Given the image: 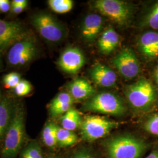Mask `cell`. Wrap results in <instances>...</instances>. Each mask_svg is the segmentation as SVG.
I'll return each mask as SVG.
<instances>
[{"label":"cell","instance_id":"6da1fadb","mask_svg":"<svg viewBox=\"0 0 158 158\" xmlns=\"http://www.w3.org/2000/svg\"><path fill=\"white\" fill-rule=\"evenodd\" d=\"M124 94L138 113L148 114L158 108V91L149 78L142 76L134 83L126 85Z\"/></svg>","mask_w":158,"mask_h":158},{"label":"cell","instance_id":"7a4b0ae2","mask_svg":"<svg viewBox=\"0 0 158 158\" xmlns=\"http://www.w3.org/2000/svg\"><path fill=\"white\" fill-rule=\"evenodd\" d=\"M149 147L143 139L127 134L114 136L105 142L108 158H141Z\"/></svg>","mask_w":158,"mask_h":158},{"label":"cell","instance_id":"3957f363","mask_svg":"<svg viewBox=\"0 0 158 158\" xmlns=\"http://www.w3.org/2000/svg\"><path fill=\"white\" fill-rule=\"evenodd\" d=\"M25 136L24 113L23 108H15L11 121L5 135V141L2 149L4 158H14L20 151Z\"/></svg>","mask_w":158,"mask_h":158},{"label":"cell","instance_id":"277c9868","mask_svg":"<svg viewBox=\"0 0 158 158\" xmlns=\"http://www.w3.org/2000/svg\"><path fill=\"white\" fill-rule=\"evenodd\" d=\"M93 8L121 27L127 26L133 17L134 8L128 3L118 0H97Z\"/></svg>","mask_w":158,"mask_h":158},{"label":"cell","instance_id":"5b68a950","mask_svg":"<svg viewBox=\"0 0 158 158\" xmlns=\"http://www.w3.org/2000/svg\"><path fill=\"white\" fill-rule=\"evenodd\" d=\"M85 111L112 115H123L126 111L124 102L118 96L111 93L97 94L83 106Z\"/></svg>","mask_w":158,"mask_h":158},{"label":"cell","instance_id":"8992f818","mask_svg":"<svg viewBox=\"0 0 158 158\" xmlns=\"http://www.w3.org/2000/svg\"><path fill=\"white\" fill-rule=\"evenodd\" d=\"M118 124V123L103 117L85 116L80 125L81 138L86 141H96L107 135Z\"/></svg>","mask_w":158,"mask_h":158},{"label":"cell","instance_id":"52a82bcc","mask_svg":"<svg viewBox=\"0 0 158 158\" xmlns=\"http://www.w3.org/2000/svg\"><path fill=\"white\" fill-rule=\"evenodd\" d=\"M32 23L40 36L48 41L56 42L64 35L62 25L49 14H38L33 17Z\"/></svg>","mask_w":158,"mask_h":158},{"label":"cell","instance_id":"ba28073f","mask_svg":"<svg viewBox=\"0 0 158 158\" xmlns=\"http://www.w3.org/2000/svg\"><path fill=\"white\" fill-rule=\"evenodd\" d=\"M112 63L125 79H134L141 71L140 62L135 52L130 48H123L113 58Z\"/></svg>","mask_w":158,"mask_h":158},{"label":"cell","instance_id":"9c48e42d","mask_svg":"<svg viewBox=\"0 0 158 158\" xmlns=\"http://www.w3.org/2000/svg\"><path fill=\"white\" fill-rule=\"evenodd\" d=\"M26 38L27 32L21 23L0 19V52Z\"/></svg>","mask_w":158,"mask_h":158},{"label":"cell","instance_id":"30bf717a","mask_svg":"<svg viewBox=\"0 0 158 158\" xmlns=\"http://www.w3.org/2000/svg\"><path fill=\"white\" fill-rule=\"evenodd\" d=\"M36 52L34 41L26 38L12 46L8 53V60L13 66H23L34 58Z\"/></svg>","mask_w":158,"mask_h":158},{"label":"cell","instance_id":"8fae6325","mask_svg":"<svg viewBox=\"0 0 158 158\" xmlns=\"http://www.w3.org/2000/svg\"><path fill=\"white\" fill-rule=\"evenodd\" d=\"M138 49L148 63L158 61V31L143 30L138 38Z\"/></svg>","mask_w":158,"mask_h":158},{"label":"cell","instance_id":"7c38bea8","mask_svg":"<svg viewBox=\"0 0 158 158\" xmlns=\"http://www.w3.org/2000/svg\"><path fill=\"white\" fill-rule=\"evenodd\" d=\"M85 57L81 51L77 48L69 47L63 51L57 64L64 72L76 73L84 66Z\"/></svg>","mask_w":158,"mask_h":158},{"label":"cell","instance_id":"4fadbf2b","mask_svg":"<svg viewBox=\"0 0 158 158\" xmlns=\"http://www.w3.org/2000/svg\"><path fill=\"white\" fill-rule=\"evenodd\" d=\"M91 79L96 83L102 87H112L116 84L117 76L110 68L102 63H97L91 69Z\"/></svg>","mask_w":158,"mask_h":158},{"label":"cell","instance_id":"5bb4252c","mask_svg":"<svg viewBox=\"0 0 158 158\" xmlns=\"http://www.w3.org/2000/svg\"><path fill=\"white\" fill-rule=\"evenodd\" d=\"M103 20L102 17L97 14L87 15L82 23L81 33L85 41L92 42L96 40L102 28Z\"/></svg>","mask_w":158,"mask_h":158},{"label":"cell","instance_id":"9a60e30c","mask_svg":"<svg viewBox=\"0 0 158 158\" xmlns=\"http://www.w3.org/2000/svg\"><path fill=\"white\" fill-rule=\"evenodd\" d=\"M68 88L69 94L76 100L86 99L96 91L93 85L83 78L74 79L69 84Z\"/></svg>","mask_w":158,"mask_h":158},{"label":"cell","instance_id":"2e32d148","mask_svg":"<svg viewBox=\"0 0 158 158\" xmlns=\"http://www.w3.org/2000/svg\"><path fill=\"white\" fill-rule=\"evenodd\" d=\"M119 36L113 28L106 29L98 40V47L102 55H110L118 46Z\"/></svg>","mask_w":158,"mask_h":158},{"label":"cell","instance_id":"e0dca14e","mask_svg":"<svg viewBox=\"0 0 158 158\" xmlns=\"http://www.w3.org/2000/svg\"><path fill=\"white\" fill-rule=\"evenodd\" d=\"M74 100L67 92L58 94L51 102L49 105V111L52 116L64 114L72 108Z\"/></svg>","mask_w":158,"mask_h":158},{"label":"cell","instance_id":"ac0fdd59","mask_svg":"<svg viewBox=\"0 0 158 158\" xmlns=\"http://www.w3.org/2000/svg\"><path fill=\"white\" fill-rule=\"evenodd\" d=\"M139 27L143 30L158 31V1L148 6L139 22Z\"/></svg>","mask_w":158,"mask_h":158},{"label":"cell","instance_id":"d6986e66","mask_svg":"<svg viewBox=\"0 0 158 158\" xmlns=\"http://www.w3.org/2000/svg\"><path fill=\"white\" fill-rule=\"evenodd\" d=\"M11 103L7 98L0 101V140L6 135L13 115Z\"/></svg>","mask_w":158,"mask_h":158},{"label":"cell","instance_id":"ffe728a7","mask_svg":"<svg viewBox=\"0 0 158 158\" xmlns=\"http://www.w3.org/2000/svg\"><path fill=\"white\" fill-rule=\"evenodd\" d=\"M81 122L80 114L77 110L72 108L65 113L61 118L62 128L72 131L79 127Z\"/></svg>","mask_w":158,"mask_h":158},{"label":"cell","instance_id":"44dd1931","mask_svg":"<svg viewBox=\"0 0 158 158\" xmlns=\"http://www.w3.org/2000/svg\"><path fill=\"white\" fill-rule=\"evenodd\" d=\"M79 141L77 135L72 131L59 127L57 132V145L60 147L72 146Z\"/></svg>","mask_w":158,"mask_h":158},{"label":"cell","instance_id":"7402d4cb","mask_svg":"<svg viewBox=\"0 0 158 158\" xmlns=\"http://www.w3.org/2000/svg\"><path fill=\"white\" fill-rule=\"evenodd\" d=\"M58 127L53 122L46 124L42 131V139L47 147L53 148L57 145V132Z\"/></svg>","mask_w":158,"mask_h":158},{"label":"cell","instance_id":"603a6c76","mask_svg":"<svg viewBox=\"0 0 158 158\" xmlns=\"http://www.w3.org/2000/svg\"><path fill=\"white\" fill-rule=\"evenodd\" d=\"M147 115L142 124V129L148 134L158 137V108Z\"/></svg>","mask_w":158,"mask_h":158},{"label":"cell","instance_id":"cb8c5ba5","mask_svg":"<svg viewBox=\"0 0 158 158\" xmlns=\"http://www.w3.org/2000/svg\"><path fill=\"white\" fill-rule=\"evenodd\" d=\"M48 4L53 11L58 14H64L73 8V1L72 0H49Z\"/></svg>","mask_w":158,"mask_h":158},{"label":"cell","instance_id":"d4e9b609","mask_svg":"<svg viewBox=\"0 0 158 158\" xmlns=\"http://www.w3.org/2000/svg\"><path fill=\"white\" fill-rule=\"evenodd\" d=\"M21 158H44L42 151L38 143L33 142L23 151Z\"/></svg>","mask_w":158,"mask_h":158},{"label":"cell","instance_id":"484cf974","mask_svg":"<svg viewBox=\"0 0 158 158\" xmlns=\"http://www.w3.org/2000/svg\"><path fill=\"white\" fill-rule=\"evenodd\" d=\"M21 80V75L16 72L6 74L3 79L5 86L8 89H15Z\"/></svg>","mask_w":158,"mask_h":158},{"label":"cell","instance_id":"4316f807","mask_svg":"<svg viewBox=\"0 0 158 158\" xmlns=\"http://www.w3.org/2000/svg\"><path fill=\"white\" fill-rule=\"evenodd\" d=\"M32 85L29 81L25 80H21L14 89V91L17 96L23 97L28 95L32 90Z\"/></svg>","mask_w":158,"mask_h":158},{"label":"cell","instance_id":"83f0119b","mask_svg":"<svg viewBox=\"0 0 158 158\" xmlns=\"http://www.w3.org/2000/svg\"><path fill=\"white\" fill-rule=\"evenodd\" d=\"M149 79L151 80L158 91V61L155 63L153 66L151 73V78Z\"/></svg>","mask_w":158,"mask_h":158},{"label":"cell","instance_id":"f1b7e54d","mask_svg":"<svg viewBox=\"0 0 158 158\" xmlns=\"http://www.w3.org/2000/svg\"><path fill=\"white\" fill-rule=\"evenodd\" d=\"M73 158H95L94 156L85 149H80L74 153Z\"/></svg>","mask_w":158,"mask_h":158},{"label":"cell","instance_id":"f546056e","mask_svg":"<svg viewBox=\"0 0 158 158\" xmlns=\"http://www.w3.org/2000/svg\"><path fill=\"white\" fill-rule=\"evenodd\" d=\"M11 8L10 2L8 0H0V12H6Z\"/></svg>","mask_w":158,"mask_h":158},{"label":"cell","instance_id":"4dcf8cb0","mask_svg":"<svg viewBox=\"0 0 158 158\" xmlns=\"http://www.w3.org/2000/svg\"><path fill=\"white\" fill-rule=\"evenodd\" d=\"M27 6H11L12 12L18 14L21 13L25 10Z\"/></svg>","mask_w":158,"mask_h":158},{"label":"cell","instance_id":"1f68e13d","mask_svg":"<svg viewBox=\"0 0 158 158\" xmlns=\"http://www.w3.org/2000/svg\"><path fill=\"white\" fill-rule=\"evenodd\" d=\"M145 158H158V145L153 148L151 152Z\"/></svg>","mask_w":158,"mask_h":158},{"label":"cell","instance_id":"d6a6232c","mask_svg":"<svg viewBox=\"0 0 158 158\" xmlns=\"http://www.w3.org/2000/svg\"><path fill=\"white\" fill-rule=\"evenodd\" d=\"M27 2L26 0H13L12 1L11 6H27Z\"/></svg>","mask_w":158,"mask_h":158},{"label":"cell","instance_id":"836d02e7","mask_svg":"<svg viewBox=\"0 0 158 158\" xmlns=\"http://www.w3.org/2000/svg\"><path fill=\"white\" fill-rule=\"evenodd\" d=\"M1 53V52H0ZM0 60H1V56H0ZM0 63H1V62H0Z\"/></svg>","mask_w":158,"mask_h":158},{"label":"cell","instance_id":"e575fe53","mask_svg":"<svg viewBox=\"0 0 158 158\" xmlns=\"http://www.w3.org/2000/svg\"><path fill=\"white\" fill-rule=\"evenodd\" d=\"M0 97H1V92H0Z\"/></svg>","mask_w":158,"mask_h":158},{"label":"cell","instance_id":"d590c367","mask_svg":"<svg viewBox=\"0 0 158 158\" xmlns=\"http://www.w3.org/2000/svg\"></svg>","mask_w":158,"mask_h":158}]
</instances>
